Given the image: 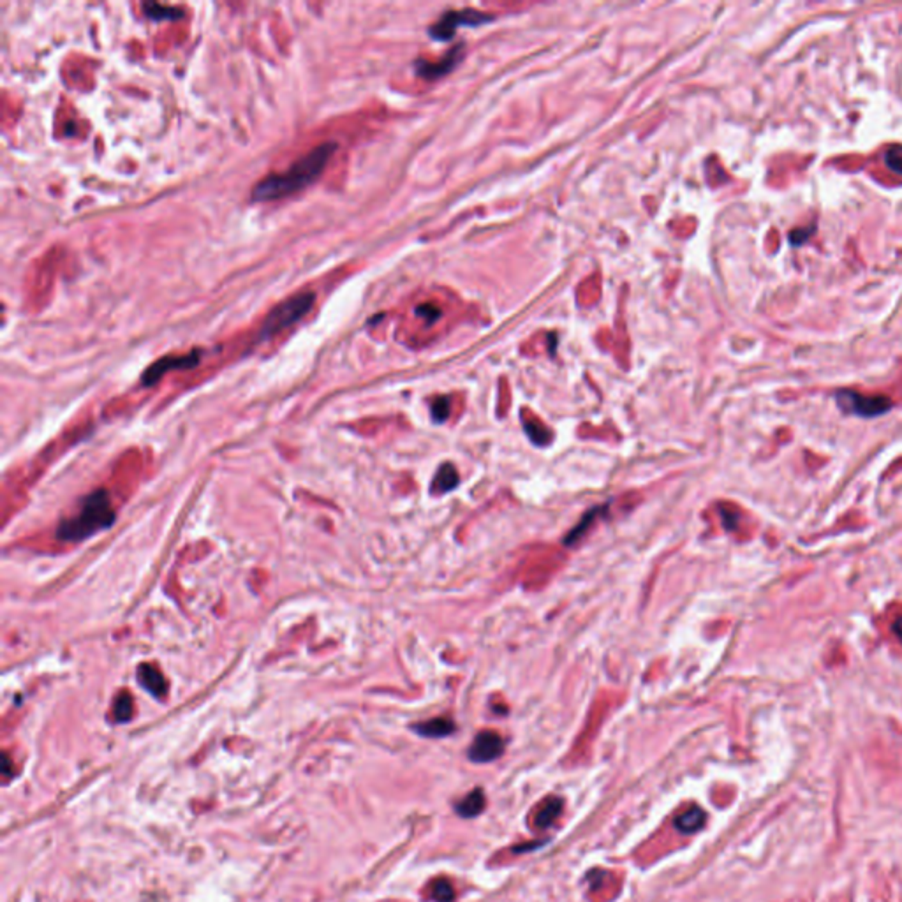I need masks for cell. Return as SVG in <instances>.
Segmentation results:
<instances>
[{"label":"cell","instance_id":"13","mask_svg":"<svg viewBox=\"0 0 902 902\" xmlns=\"http://www.w3.org/2000/svg\"><path fill=\"white\" fill-rule=\"evenodd\" d=\"M485 805H487L485 793L481 792V788H476L458 802L457 812L462 816V818H474V816L483 812Z\"/></svg>","mask_w":902,"mask_h":902},{"label":"cell","instance_id":"1","mask_svg":"<svg viewBox=\"0 0 902 902\" xmlns=\"http://www.w3.org/2000/svg\"><path fill=\"white\" fill-rule=\"evenodd\" d=\"M335 150L337 143L333 141H324L314 146L298 161L293 162L284 173L268 175L257 182L251 196L254 202H270V199H279V197H286L289 194L305 189L307 186H311L312 182L320 178Z\"/></svg>","mask_w":902,"mask_h":902},{"label":"cell","instance_id":"10","mask_svg":"<svg viewBox=\"0 0 902 902\" xmlns=\"http://www.w3.org/2000/svg\"><path fill=\"white\" fill-rule=\"evenodd\" d=\"M413 729L418 735H422L425 738H444L449 737L457 729V726L448 717H435V719H430V721L418 723V725L413 726Z\"/></svg>","mask_w":902,"mask_h":902},{"label":"cell","instance_id":"17","mask_svg":"<svg viewBox=\"0 0 902 902\" xmlns=\"http://www.w3.org/2000/svg\"><path fill=\"white\" fill-rule=\"evenodd\" d=\"M143 11L148 18L152 20H175V18H180L182 11L180 9L170 8V6H162V4H152V2H145L143 4Z\"/></svg>","mask_w":902,"mask_h":902},{"label":"cell","instance_id":"21","mask_svg":"<svg viewBox=\"0 0 902 902\" xmlns=\"http://www.w3.org/2000/svg\"><path fill=\"white\" fill-rule=\"evenodd\" d=\"M416 314L422 315V317H425L427 323L432 324V323H435V321H439V317L442 315V312H441V307H439V305L430 304V302H429V304L420 305V307L416 308Z\"/></svg>","mask_w":902,"mask_h":902},{"label":"cell","instance_id":"14","mask_svg":"<svg viewBox=\"0 0 902 902\" xmlns=\"http://www.w3.org/2000/svg\"><path fill=\"white\" fill-rule=\"evenodd\" d=\"M457 55H458V50H455V52L449 53V57H446L441 63H430V62H425V60H420V62L416 63L418 72H420L422 76H425V78H435V76L444 75V72H448L449 69L455 66V62H457Z\"/></svg>","mask_w":902,"mask_h":902},{"label":"cell","instance_id":"16","mask_svg":"<svg viewBox=\"0 0 902 902\" xmlns=\"http://www.w3.org/2000/svg\"><path fill=\"white\" fill-rule=\"evenodd\" d=\"M429 895L432 897V901L435 902H453L455 901L453 885H451L446 878L433 879V881L429 885Z\"/></svg>","mask_w":902,"mask_h":902},{"label":"cell","instance_id":"6","mask_svg":"<svg viewBox=\"0 0 902 902\" xmlns=\"http://www.w3.org/2000/svg\"><path fill=\"white\" fill-rule=\"evenodd\" d=\"M504 751V741L499 733L487 729L480 732L469 747V760L474 763H489L497 760Z\"/></svg>","mask_w":902,"mask_h":902},{"label":"cell","instance_id":"5","mask_svg":"<svg viewBox=\"0 0 902 902\" xmlns=\"http://www.w3.org/2000/svg\"><path fill=\"white\" fill-rule=\"evenodd\" d=\"M199 358H202V351H193L189 355L184 356H164V358L157 360L155 363L148 366L143 374V384L145 386H152L166 372L170 371H177V369H193L199 363Z\"/></svg>","mask_w":902,"mask_h":902},{"label":"cell","instance_id":"20","mask_svg":"<svg viewBox=\"0 0 902 902\" xmlns=\"http://www.w3.org/2000/svg\"><path fill=\"white\" fill-rule=\"evenodd\" d=\"M430 411H432V420H433V422H435V423L446 422V420H448V416H449V411H451V402H449V398L448 397H438L432 402V407H430Z\"/></svg>","mask_w":902,"mask_h":902},{"label":"cell","instance_id":"3","mask_svg":"<svg viewBox=\"0 0 902 902\" xmlns=\"http://www.w3.org/2000/svg\"><path fill=\"white\" fill-rule=\"evenodd\" d=\"M315 302V295L314 293L307 291V293H298L295 296H289L288 300H284L280 302L277 307H273L270 311V314L264 317L263 324H261L259 330V339H270V337L277 335L279 331L286 330L291 324L298 323L302 317L311 312L312 305Z\"/></svg>","mask_w":902,"mask_h":902},{"label":"cell","instance_id":"19","mask_svg":"<svg viewBox=\"0 0 902 902\" xmlns=\"http://www.w3.org/2000/svg\"><path fill=\"white\" fill-rule=\"evenodd\" d=\"M599 511H601V508H596V509H592V511L585 513V516H583V518H582V522H580V524L576 525V527L573 529V531L569 532V534H567L566 540H564V545H567V547H569V545L578 543L580 538H582L583 534H585V532L589 531V527H591V524H592V522L596 520V513H599Z\"/></svg>","mask_w":902,"mask_h":902},{"label":"cell","instance_id":"2","mask_svg":"<svg viewBox=\"0 0 902 902\" xmlns=\"http://www.w3.org/2000/svg\"><path fill=\"white\" fill-rule=\"evenodd\" d=\"M115 522V509L106 490L99 489L83 497L78 511L66 518L57 527V538L60 541L79 543L88 540L95 532L106 531Z\"/></svg>","mask_w":902,"mask_h":902},{"label":"cell","instance_id":"15","mask_svg":"<svg viewBox=\"0 0 902 902\" xmlns=\"http://www.w3.org/2000/svg\"><path fill=\"white\" fill-rule=\"evenodd\" d=\"M524 427H525V432H527L529 439H531L534 444L543 446V444H548V442L552 441V432H550V430H548L547 427L543 425V423L538 422V420H534V418H529V420H527V418L524 416Z\"/></svg>","mask_w":902,"mask_h":902},{"label":"cell","instance_id":"7","mask_svg":"<svg viewBox=\"0 0 902 902\" xmlns=\"http://www.w3.org/2000/svg\"><path fill=\"white\" fill-rule=\"evenodd\" d=\"M489 20H490L489 16L481 14V12H476V11L448 12V14H446L438 25H433V27L430 28V34H432V37H435V39H449V37L455 34L457 23L478 25V23H485V21Z\"/></svg>","mask_w":902,"mask_h":902},{"label":"cell","instance_id":"9","mask_svg":"<svg viewBox=\"0 0 902 902\" xmlns=\"http://www.w3.org/2000/svg\"><path fill=\"white\" fill-rule=\"evenodd\" d=\"M562 812V798H557V796H548L541 802V805L538 807L536 814H534V827L538 830H547V828L552 827L553 823L557 821V818Z\"/></svg>","mask_w":902,"mask_h":902},{"label":"cell","instance_id":"12","mask_svg":"<svg viewBox=\"0 0 902 902\" xmlns=\"http://www.w3.org/2000/svg\"><path fill=\"white\" fill-rule=\"evenodd\" d=\"M458 481H460V478H458L457 469L451 464H444L439 467L438 474L433 478L432 490L435 493L451 492L458 487Z\"/></svg>","mask_w":902,"mask_h":902},{"label":"cell","instance_id":"24","mask_svg":"<svg viewBox=\"0 0 902 902\" xmlns=\"http://www.w3.org/2000/svg\"><path fill=\"white\" fill-rule=\"evenodd\" d=\"M892 631H894V634L899 638V642L902 643V617H899V619L894 620V624H892Z\"/></svg>","mask_w":902,"mask_h":902},{"label":"cell","instance_id":"4","mask_svg":"<svg viewBox=\"0 0 902 902\" xmlns=\"http://www.w3.org/2000/svg\"><path fill=\"white\" fill-rule=\"evenodd\" d=\"M835 400H837V406L843 413L856 414L862 418L881 416L892 409V400L888 397H883V395L869 397V395L856 393V391L843 390L837 391Z\"/></svg>","mask_w":902,"mask_h":902},{"label":"cell","instance_id":"11","mask_svg":"<svg viewBox=\"0 0 902 902\" xmlns=\"http://www.w3.org/2000/svg\"><path fill=\"white\" fill-rule=\"evenodd\" d=\"M705 821H707L705 811H703L701 807H698V805H693V807L680 812V814L675 818L674 825L678 832H682V834H694V832L701 830V828L705 827Z\"/></svg>","mask_w":902,"mask_h":902},{"label":"cell","instance_id":"8","mask_svg":"<svg viewBox=\"0 0 902 902\" xmlns=\"http://www.w3.org/2000/svg\"><path fill=\"white\" fill-rule=\"evenodd\" d=\"M136 677H138L139 686H141L146 693L152 694V696L164 698L166 693H168V686H166L164 677H162L161 671H159L157 668H154L152 665L139 666Z\"/></svg>","mask_w":902,"mask_h":902},{"label":"cell","instance_id":"23","mask_svg":"<svg viewBox=\"0 0 902 902\" xmlns=\"http://www.w3.org/2000/svg\"><path fill=\"white\" fill-rule=\"evenodd\" d=\"M887 164L890 166L892 171L902 175V154H895V148H892L887 154Z\"/></svg>","mask_w":902,"mask_h":902},{"label":"cell","instance_id":"18","mask_svg":"<svg viewBox=\"0 0 902 902\" xmlns=\"http://www.w3.org/2000/svg\"><path fill=\"white\" fill-rule=\"evenodd\" d=\"M113 717L117 723L130 721V717H133V696L129 693H122L115 700Z\"/></svg>","mask_w":902,"mask_h":902},{"label":"cell","instance_id":"22","mask_svg":"<svg viewBox=\"0 0 902 902\" xmlns=\"http://www.w3.org/2000/svg\"><path fill=\"white\" fill-rule=\"evenodd\" d=\"M814 229H816L814 226H811V228H807V229H793V231L788 235L790 245H793V247H800V245H804L805 242H807V238L811 237L812 233H814Z\"/></svg>","mask_w":902,"mask_h":902}]
</instances>
